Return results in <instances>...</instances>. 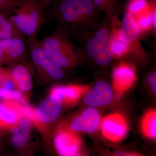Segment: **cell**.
Returning a JSON list of instances; mask_svg holds the SVG:
<instances>
[{"instance_id":"6da1fadb","label":"cell","mask_w":156,"mask_h":156,"mask_svg":"<svg viewBox=\"0 0 156 156\" xmlns=\"http://www.w3.org/2000/svg\"><path fill=\"white\" fill-rule=\"evenodd\" d=\"M48 9L50 18L68 33L94 27L100 11L89 0H56Z\"/></svg>"},{"instance_id":"7a4b0ae2","label":"cell","mask_w":156,"mask_h":156,"mask_svg":"<svg viewBox=\"0 0 156 156\" xmlns=\"http://www.w3.org/2000/svg\"><path fill=\"white\" fill-rule=\"evenodd\" d=\"M40 42L48 57L63 69L73 68L80 63L83 50L74 44L69 34L59 27Z\"/></svg>"},{"instance_id":"3957f363","label":"cell","mask_w":156,"mask_h":156,"mask_svg":"<svg viewBox=\"0 0 156 156\" xmlns=\"http://www.w3.org/2000/svg\"><path fill=\"white\" fill-rule=\"evenodd\" d=\"M45 11L35 0H20L9 19L27 40L34 39L46 22Z\"/></svg>"},{"instance_id":"277c9868","label":"cell","mask_w":156,"mask_h":156,"mask_svg":"<svg viewBox=\"0 0 156 156\" xmlns=\"http://www.w3.org/2000/svg\"><path fill=\"white\" fill-rule=\"evenodd\" d=\"M29 53L39 76L45 80L58 81L64 76L63 69L53 62L43 50L37 38L26 40Z\"/></svg>"},{"instance_id":"5b68a950","label":"cell","mask_w":156,"mask_h":156,"mask_svg":"<svg viewBox=\"0 0 156 156\" xmlns=\"http://www.w3.org/2000/svg\"><path fill=\"white\" fill-rule=\"evenodd\" d=\"M115 23L112 28L116 31L120 38L128 44L129 55H140L144 52L140 42L142 32L134 16L126 11L123 15L120 24H118L116 21Z\"/></svg>"},{"instance_id":"8992f818","label":"cell","mask_w":156,"mask_h":156,"mask_svg":"<svg viewBox=\"0 0 156 156\" xmlns=\"http://www.w3.org/2000/svg\"><path fill=\"white\" fill-rule=\"evenodd\" d=\"M54 143L60 155L75 156L81 154L82 140L75 132L70 129L60 128L57 130L54 135Z\"/></svg>"},{"instance_id":"52a82bcc","label":"cell","mask_w":156,"mask_h":156,"mask_svg":"<svg viewBox=\"0 0 156 156\" xmlns=\"http://www.w3.org/2000/svg\"><path fill=\"white\" fill-rule=\"evenodd\" d=\"M102 135L112 142H119L126 136L128 126L126 119L119 113L107 115L101 122Z\"/></svg>"},{"instance_id":"ba28073f","label":"cell","mask_w":156,"mask_h":156,"mask_svg":"<svg viewBox=\"0 0 156 156\" xmlns=\"http://www.w3.org/2000/svg\"><path fill=\"white\" fill-rule=\"evenodd\" d=\"M62 106L60 102L49 95L34 110L35 126L41 130L54 122L60 115Z\"/></svg>"},{"instance_id":"9c48e42d","label":"cell","mask_w":156,"mask_h":156,"mask_svg":"<svg viewBox=\"0 0 156 156\" xmlns=\"http://www.w3.org/2000/svg\"><path fill=\"white\" fill-rule=\"evenodd\" d=\"M112 77L113 86L118 98L130 89L137 79L134 66L125 62H121L114 69Z\"/></svg>"},{"instance_id":"30bf717a","label":"cell","mask_w":156,"mask_h":156,"mask_svg":"<svg viewBox=\"0 0 156 156\" xmlns=\"http://www.w3.org/2000/svg\"><path fill=\"white\" fill-rule=\"evenodd\" d=\"M89 90L87 86L69 85L53 87L50 95L60 102L62 105L72 106L78 102L82 95Z\"/></svg>"},{"instance_id":"8fae6325","label":"cell","mask_w":156,"mask_h":156,"mask_svg":"<svg viewBox=\"0 0 156 156\" xmlns=\"http://www.w3.org/2000/svg\"><path fill=\"white\" fill-rule=\"evenodd\" d=\"M101 122L100 115L98 111L94 108H88L73 120L69 129L74 132L93 133L99 128Z\"/></svg>"},{"instance_id":"7c38bea8","label":"cell","mask_w":156,"mask_h":156,"mask_svg":"<svg viewBox=\"0 0 156 156\" xmlns=\"http://www.w3.org/2000/svg\"><path fill=\"white\" fill-rule=\"evenodd\" d=\"M113 98V92L110 85L104 81H99L85 94L83 101L89 106H103L109 104Z\"/></svg>"},{"instance_id":"4fadbf2b","label":"cell","mask_w":156,"mask_h":156,"mask_svg":"<svg viewBox=\"0 0 156 156\" xmlns=\"http://www.w3.org/2000/svg\"><path fill=\"white\" fill-rule=\"evenodd\" d=\"M0 48L8 62H15L23 58L29 51L27 40L23 37H13L0 40Z\"/></svg>"},{"instance_id":"5bb4252c","label":"cell","mask_w":156,"mask_h":156,"mask_svg":"<svg viewBox=\"0 0 156 156\" xmlns=\"http://www.w3.org/2000/svg\"><path fill=\"white\" fill-rule=\"evenodd\" d=\"M24 117V105L15 100L0 104V126L11 129Z\"/></svg>"},{"instance_id":"9a60e30c","label":"cell","mask_w":156,"mask_h":156,"mask_svg":"<svg viewBox=\"0 0 156 156\" xmlns=\"http://www.w3.org/2000/svg\"><path fill=\"white\" fill-rule=\"evenodd\" d=\"M10 71L16 87L21 92H27L32 87V77L29 69L22 64L15 65Z\"/></svg>"},{"instance_id":"2e32d148","label":"cell","mask_w":156,"mask_h":156,"mask_svg":"<svg viewBox=\"0 0 156 156\" xmlns=\"http://www.w3.org/2000/svg\"><path fill=\"white\" fill-rule=\"evenodd\" d=\"M108 48L112 57L115 58H121L129 55L128 44L120 38L116 31L113 28L110 31Z\"/></svg>"},{"instance_id":"e0dca14e","label":"cell","mask_w":156,"mask_h":156,"mask_svg":"<svg viewBox=\"0 0 156 156\" xmlns=\"http://www.w3.org/2000/svg\"><path fill=\"white\" fill-rule=\"evenodd\" d=\"M140 126L141 131L144 136L150 139H156V110H150L146 113L141 120Z\"/></svg>"},{"instance_id":"ac0fdd59","label":"cell","mask_w":156,"mask_h":156,"mask_svg":"<svg viewBox=\"0 0 156 156\" xmlns=\"http://www.w3.org/2000/svg\"><path fill=\"white\" fill-rule=\"evenodd\" d=\"M13 37H25L16 28L10 19L6 18L0 12V40Z\"/></svg>"},{"instance_id":"d6986e66","label":"cell","mask_w":156,"mask_h":156,"mask_svg":"<svg viewBox=\"0 0 156 156\" xmlns=\"http://www.w3.org/2000/svg\"><path fill=\"white\" fill-rule=\"evenodd\" d=\"M100 11L103 12L110 18L116 8L119 0H89Z\"/></svg>"},{"instance_id":"ffe728a7","label":"cell","mask_w":156,"mask_h":156,"mask_svg":"<svg viewBox=\"0 0 156 156\" xmlns=\"http://www.w3.org/2000/svg\"><path fill=\"white\" fill-rule=\"evenodd\" d=\"M134 17L142 33L147 32L152 29H153L152 16L151 9L143 11Z\"/></svg>"},{"instance_id":"44dd1931","label":"cell","mask_w":156,"mask_h":156,"mask_svg":"<svg viewBox=\"0 0 156 156\" xmlns=\"http://www.w3.org/2000/svg\"><path fill=\"white\" fill-rule=\"evenodd\" d=\"M149 9L150 7L147 0H128L126 11L134 17Z\"/></svg>"},{"instance_id":"7402d4cb","label":"cell","mask_w":156,"mask_h":156,"mask_svg":"<svg viewBox=\"0 0 156 156\" xmlns=\"http://www.w3.org/2000/svg\"><path fill=\"white\" fill-rule=\"evenodd\" d=\"M0 97L6 100L17 101L23 105L27 104L25 99L20 90H11L2 87L0 88Z\"/></svg>"},{"instance_id":"603a6c76","label":"cell","mask_w":156,"mask_h":156,"mask_svg":"<svg viewBox=\"0 0 156 156\" xmlns=\"http://www.w3.org/2000/svg\"><path fill=\"white\" fill-rule=\"evenodd\" d=\"M92 57L95 63L101 66H107L112 58L108 47L101 48Z\"/></svg>"},{"instance_id":"cb8c5ba5","label":"cell","mask_w":156,"mask_h":156,"mask_svg":"<svg viewBox=\"0 0 156 156\" xmlns=\"http://www.w3.org/2000/svg\"><path fill=\"white\" fill-rule=\"evenodd\" d=\"M30 134V133L20 130L17 133L12 134L11 137V143L16 147H23L28 141Z\"/></svg>"},{"instance_id":"d4e9b609","label":"cell","mask_w":156,"mask_h":156,"mask_svg":"<svg viewBox=\"0 0 156 156\" xmlns=\"http://www.w3.org/2000/svg\"><path fill=\"white\" fill-rule=\"evenodd\" d=\"M101 48H103L101 47L97 40L93 35L89 37L88 39H87L85 43V50L87 51L88 55L91 57L94 56L98 50Z\"/></svg>"},{"instance_id":"484cf974","label":"cell","mask_w":156,"mask_h":156,"mask_svg":"<svg viewBox=\"0 0 156 156\" xmlns=\"http://www.w3.org/2000/svg\"><path fill=\"white\" fill-rule=\"evenodd\" d=\"M20 0H0V11L12 12L18 5Z\"/></svg>"},{"instance_id":"4316f807","label":"cell","mask_w":156,"mask_h":156,"mask_svg":"<svg viewBox=\"0 0 156 156\" xmlns=\"http://www.w3.org/2000/svg\"><path fill=\"white\" fill-rule=\"evenodd\" d=\"M146 81L148 85L151 89L154 94L156 93V72H152L148 75L146 78Z\"/></svg>"},{"instance_id":"83f0119b","label":"cell","mask_w":156,"mask_h":156,"mask_svg":"<svg viewBox=\"0 0 156 156\" xmlns=\"http://www.w3.org/2000/svg\"><path fill=\"white\" fill-rule=\"evenodd\" d=\"M151 11L152 16L153 30L156 31V0H147Z\"/></svg>"},{"instance_id":"f1b7e54d","label":"cell","mask_w":156,"mask_h":156,"mask_svg":"<svg viewBox=\"0 0 156 156\" xmlns=\"http://www.w3.org/2000/svg\"><path fill=\"white\" fill-rule=\"evenodd\" d=\"M42 6L45 11L55 2L56 0H35Z\"/></svg>"},{"instance_id":"f546056e","label":"cell","mask_w":156,"mask_h":156,"mask_svg":"<svg viewBox=\"0 0 156 156\" xmlns=\"http://www.w3.org/2000/svg\"><path fill=\"white\" fill-rule=\"evenodd\" d=\"M115 156H135L134 154L131 153H128V152H126V151H121L117 152L115 154Z\"/></svg>"},{"instance_id":"4dcf8cb0","label":"cell","mask_w":156,"mask_h":156,"mask_svg":"<svg viewBox=\"0 0 156 156\" xmlns=\"http://www.w3.org/2000/svg\"><path fill=\"white\" fill-rule=\"evenodd\" d=\"M4 62H8L5 54L2 50L0 48V64Z\"/></svg>"},{"instance_id":"1f68e13d","label":"cell","mask_w":156,"mask_h":156,"mask_svg":"<svg viewBox=\"0 0 156 156\" xmlns=\"http://www.w3.org/2000/svg\"><path fill=\"white\" fill-rule=\"evenodd\" d=\"M2 72L1 69H0V83H1V82H2Z\"/></svg>"}]
</instances>
